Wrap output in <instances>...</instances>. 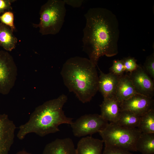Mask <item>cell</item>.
<instances>
[{"instance_id": "484cf974", "label": "cell", "mask_w": 154, "mask_h": 154, "mask_svg": "<svg viewBox=\"0 0 154 154\" xmlns=\"http://www.w3.org/2000/svg\"><path fill=\"white\" fill-rule=\"evenodd\" d=\"M65 3L73 8H79L81 6L83 0H64Z\"/></svg>"}, {"instance_id": "9a60e30c", "label": "cell", "mask_w": 154, "mask_h": 154, "mask_svg": "<svg viewBox=\"0 0 154 154\" xmlns=\"http://www.w3.org/2000/svg\"><path fill=\"white\" fill-rule=\"evenodd\" d=\"M138 94L128 74L119 77L115 97L120 103Z\"/></svg>"}, {"instance_id": "603a6c76", "label": "cell", "mask_w": 154, "mask_h": 154, "mask_svg": "<svg viewBox=\"0 0 154 154\" xmlns=\"http://www.w3.org/2000/svg\"><path fill=\"white\" fill-rule=\"evenodd\" d=\"M123 62L125 72L130 73L136 70L139 65L137 63V60L135 58L129 56L122 59Z\"/></svg>"}, {"instance_id": "5b68a950", "label": "cell", "mask_w": 154, "mask_h": 154, "mask_svg": "<svg viewBox=\"0 0 154 154\" xmlns=\"http://www.w3.org/2000/svg\"><path fill=\"white\" fill-rule=\"evenodd\" d=\"M105 145L119 147L130 151H137L136 144L141 133L137 128H129L116 123H108L99 132Z\"/></svg>"}, {"instance_id": "8992f818", "label": "cell", "mask_w": 154, "mask_h": 154, "mask_svg": "<svg viewBox=\"0 0 154 154\" xmlns=\"http://www.w3.org/2000/svg\"><path fill=\"white\" fill-rule=\"evenodd\" d=\"M17 69L12 56L7 51L0 50V94H8L14 86Z\"/></svg>"}, {"instance_id": "cb8c5ba5", "label": "cell", "mask_w": 154, "mask_h": 154, "mask_svg": "<svg viewBox=\"0 0 154 154\" xmlns=\"http://www.w3.org/2000/svg\"><path fill=\"white\" fill-rule=\"evenodd\" d=\"M102 154H134L128 150L116 147L105 145Z\"/></svg>"}, {"instance_id": "ffe728a7", "label": "cell", "mask_w": 154, "mask_h": 154, "mask_svg": "<svg viewBox=\"0 0 154 154\" xmlns=\"http://www.w3.org/2000/svg\"><path fill=\"white\" fill-rule=\"evenodd\" d=\"M14 20V14L11 11H6L0 15V22L9 27L13 31L15 30Z\"/></svg>"}, {"instance_id": "d6986e66", "label": "cell", "mask_w": 154, "mask_h": 154, "mask_svg": "<svg viewBox=\"0 0 154 154\" xmlns=\"http://www.w3.org/2000/svg\"><path fill=\"white\" fill-rule=\"evenodd\" d=\"M137 128L142 133H154V109L141 116Z\"/></svg>"}, {"instance_id": "e0dca14e", "label": "cell", "mask_w": 154, "mask_h": 154, "mask_svg": "<svg viewBox=\"0 0 154 154\" xmlns=\"http://www.w3.org/2000/svg\"><path fill=\"white\" fill-rule=\"evenodd\" d=\"M136 147L137 151L142 154H154V133H141Z\"/></svg>"}, {"instance_id": "d4e9b609", "label": "cell", "mask_w": 154, "mask_h": 154, "mask_svg": "<svg viewBox=\"0 0 154 154\" xmlns=\"http://www.w3.org/2000/svg\"><path fill=\"white\" fill-rule=\"evenodd\" d=\"M14 0H0V14L12 9L11 3L15 1Z\"/></svg>"}, {"instance_id": "7a4b0ae2", "label": "cell", "mask_w": 154, "mask_h": 154, "mask_svg": "<svg viewBox=\"0 0 154 154\" xmlns=\"http://www.w3.org/2000/svg\"><path fill=\"white\" fill-rule=\"evenodd\" d=\"M96 66L89 59L78 56L68 59L62 66L60 73L64 85L83 103L89 102L98 90Z\"/></svg>"}, {"instance_id": "2e32d148", "label": "cell", "mask_w": 154, "mask_h": 154, "mask_svg": "<svg viewBox=\"0 0 154 154\" xmlns=\"http://www.w3.org/2000/svg\"><path fill=\"white\" fill-rule=\"evenodd\" d=\"M9 27L0 23V46L8 51L15 47L17 39Z\"/></svg>"}, {"instance_id": "4fadbf2b", "label": "cell", "mask_w": 154, "mask_h": 154, "mask_svg": "<svg viewBox=\"0 0 154 154\" xmlns=\"http://www.w3.org/2000/svg\"><path fill=\"white\" fill-rule=\"evenodd\" d=\"M101 116L110 122L116 123L121 111L120 103L115 97L104 99L100 105Z\"/></svg>"}, {"instance_id": "6da1fadb", "label": "cell", "mask_w": 154, "mask_h": 154, "mask_svg": "<svg viewBox=\"0 0 154 154\" xmlns=\"http://www.w3.org/2000/svg\"><path fill=\"white\" fill-rule=\"evenodd\" d=\"M83 50L89 59L97 65L100 57H110L118 52L119 24L116 15L106 8H90L84 15Z\"/></svg>"}, {"instance_id": "8fae6325", "label": "cell", "mask_w": 154, "mask_h": 154, "mask_svg": "<svg viewBox=\"0 0 154 154\" xmlns=\"http://www.w3.org/2000/svg\"><path fill=\"white\" fill-rule=\"evenodd\" d=\"M98 90L102 94L104 99L115 97V93L119 77L110 72L105 74L99 69Z\"/></svg>"}, {"instance_id": "ac0fdd59", "label": "cell", "mask_w": 154, "mask_h": 154, "mask_svg": "<svg viewBox=\"0 0 154 154\" xmlns=\"http://www.w3.org/2000/svg\"><path fill=\"white\" fill-rule=\"evenodd\" d=\"M141 117L129 111H121L116 123L121 126L128 128H137Z\"/></svg>"}, {"instance_id": "7c38bea8", "label": "cell", "mask_w": 154, "mask_h": 154, "mask_svg": "<svg viewBox=\"0 0 154 154\" xmlns=\"http://www.w3.org/2000/svg\"><path fill=\"white\" fill-rule=\"evenodd\" d=\"M42 154H76V148L71 138L56 139L46 145Z\"/></svg>"}, {"instance_id": "9c48e42d", "label": "cell", "mask_w": 154, "mask_h": 154, "mask_svg": "<svg viewBox=\"0 0 154 154\" xmlns=\"http://www.w3.org/2000/svg\"><path fill=\"white\" fill-rule=\"evenodd\" d=\"M16 129L7 115L0 113V154H8L14 141Z\"/></svg>"}, {"instance_id": "3957f363", "label": "cell", "mask_w": 154, "mask_h": 154, "mask_svg": "<svg viewBox=\"0 0 154 154\" xmlns=\"http://www.w3.org/2000/svg\"><path fill=\"white\" fill-rule=\"evenodd\" d=\"M67 100V96L62 94L36 107L28 121L19 127L17 134L18 139L23 140L31 133L43 137L59 131L58 127L61 124L71 125L73 118L66 117L62 110Z\"/></svg>"}, {"instance_id": "5bb4252c", "label": "cell", "mask_w": 154, "mask_h": 154, "mask_svg": "<svg viewBox=\"0 0 154 154\" xmlns=\"http://www.w3.org/2000/svg\"><path fill=\"white\" fill-rule=\"evenodd\" d=\"M102 140L87 136L82 138L76 148V154H102Z\"/></svg>"}, {"instance_id": "44dd1931", "label": "cell", "mask_w": 154, "mask_h": 154, "mask_svg": "<svg viewBox=\"0 0 154 154\" xmlns=\"http://www.w3.org/2000/svg\"><path fill=\"white\" fill-rule=\"evenodd\" d=\"M110 72L118 76H121L124 74L125 69L122 60H114L113 64L110 68Z\"/></svg>"}, {"instance_id": "52a82bcc", "label": "cell", "mask_w": 154, "mask_h": 154, "mask_svg": "<svg viewBox=\"0 0 154 154\" xmlns=\"http://www.w3.org/2000/svg\"><path fill=\"white\" fill-rule=\"evenodd\" d=\"M108 123L100 115L90 114L81 116L70 125L74 135L80 137L99 133Z\"/></svg>"}, {"instance_id": "277c9868", "label": "cell", "mask_w": 154, "mask_h": 154, "mask_svg": "<svg viewBox=\"0 0 154 154\" xmlns=\"http://www.w3.org/2000/svg\"><path fill=\"white\" fill-rule=\"evenodd\" d=\"M64 0H49L40 8V22L35 27L42 35H55L60 31L66 13Z\"/></svg>"}, {"instance_id": "f1b7e54d", "label": "cell", "mask_w": 154, "mask_h": 154, "mask_svg": "<svg viewBox=\"0 0 154 154\" xmlns=\"http://www.w3.org/2000/svg\"></svg>"}, {"instance_id": "30bf717a", "label": "cell", "mask_w": 154, "mask_h": 154, "mask_svg": "<svg viewBox=\"0 0 154 154\" xmlns=\"http://www.w3.org/2000/svg\"><path fill=\"white\" fill-rule=\"evenodd\" d=\"M153 98L136 95L120 103L121 110L131 112L140 116L154 109Z\"/></svg>"}, {"instance_id": "ba28073f", "label": "cell", "mask_w": 154, "mask_h": 154, "mask_svg": "<svg viewBox=\"0 0 154 154\" xmlns=\"http://www.w3.org/2000/svg\"><path fill=\"white\" fill-rule=\"evenodd\" d=\"M128 75L137 93L153 98L154 94L153 82L143 67L139 65L136 70Z\"/></svg>"}, {"instance_id": "83f0119b", "label": "cell", "mask_w": 154, "mask_h": 154, "mask_svg": "<svg viewBox=\"0 0 154 154\" xmlns=\"http://www.w3.org/2000/svg\"></svg>"}, {"instance_id": "7402d4cb", "label": "cell", "mask_w": 154, "mask_h": 154, "mask_svg": "<svg viewBox=\"0 0 154 154\" xmlns=\"http://www.w3.org/2000/svg\"><path fill=\"white\" fill-rule=\"evenodd\" d=\"M146 72L151 77L154 78V53L148 56L143 68Z\"/></svg>"}, {"instance_id": "4316f807", "label": "cell", "mask_w": 154, "mask_h": 154, "mask_svg": "<svg viewBox=\"0 0 154 154\" xmlns=\"http://www.w3.org/2000/svg\"><path fill=\"white\" fill-rule=\"evenodd\" d=\"M16 154H32L31 153H29L25 151H20L17 153Z\"/></svg>"}]
</instances>
